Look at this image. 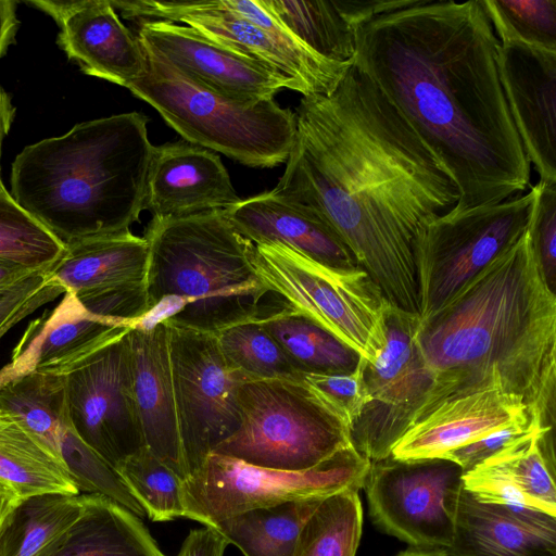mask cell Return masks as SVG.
I'll use <instances>...</instances> for the list:
<instances>
[{
  "mask_svg": "<svg viewBox=\"0 0 556 556\" xmlns=\"http://www.w3.org/2000/svg\"><path fill=\"white\" fill-rule=\"evenodd\" d=\"M528 232L548 288H556V181L539 180Z\"/></svg>",
  "mask_w": 556,
  "mask_h": 556,
  "instance_id": "ab89813d",
  "label": "cell"
},
{
  "mask_svg": "<svg viewBox=\"0 0 556 556\" xmlns=\"http://www.w3.org/2000/svg\"><path fill=\"white\" fill-rule=\"evenodd\" d=\"M229 542L214 527L190 530L177 556H224Z\"/></svg>",
  "mask_w": 556,
  "mask_h": 556,
  "instance_id": "7bdbcfd3",
  "label": "cell"
},
{
  "mask_svg": "<svg viewBox=\"0 0 556 556\" xmlns=\"http://www.w3.org/2000/svg\"><path fill=\"white\" fill-rule=\"evenodd\" d=\"M17 2L0 0V60L14 42L18 29Z\"/></svg>",
  "mask_w": 556,
  "mask_h": 556,
  "instance_id": "ee69618b",
  "label": "cell"
},
{
  "mask_svg": "<svg viewBox=\"0 0 556 556\" xmlns=\"http://www.w3.org/2000/svg\"><path fill=\"white\" fill-rule=\"evenodd\" d=\"M165 321L188 478L238 430L241 422L238 386L242 379L226 364L215 334Z\"/></svg>",
  "mask_w": 556,
  "mask_h": 556,
  "instance_id": "7c38bea8",
  "label": "cell"
},
{
  "mask_svg": "<svg viewBox=\"0 0 556 556\" xmlns=\"http://www.w3.org/2000/svg\"><path fill=\"white\" fill-rule=\"evenodd\" d=\"M396 556H450L443 548H412L401 552Z\"/></svg>",
  "mask_w": 556,
  "mask_h": 556,
  "instance_id": "c3c4849f",
  "label": "cell"
},
{
  "mask_svg": "<svg viewBox=\"0 0 556 556\" xmlns=\"http://www.w3.org/2000/svg\"><path fill=\"white\" fill-rule=\"evenodd\" d=\"M530 420L540 421L522 397L504 389L500 372L494 370L484 386L438 404L402 437L391 456L443 457L497 429Z\"/></svg>",
  "mask_w": 556,
  "mask_h": 556,
  "instance_id": "d6986e66",
  "label": "cell"
},
{
  "mask_svg": "<svg viewBox=\"0 0 556 556\" xmlns=\"http://www.w3.org/2000/svg\"><path fill=\"white\" fill-rule=\"evenodd\" d=\"M128 331L61 374L75 431L114 468L146 446L132 393Z\"/></svg>",
  "mask_w": 556,
  "mask_h": 556,
  "instance_id": "9a60e30c",
  "label": "cell"
},
{
  "mask_svg": "<svg viewBox=\"0 0 556 556\" xmlns=\"http://www.w3.org/2000/svg\"><path fill=\"white\" fill-rule=\"evenodd\" d=\"M22 501L23 498L14 488L0 479V534L9 518Z\"/></svg>",
  "mask_w": 556,
  "mask_h": 556,
  "instance_id": "f6af8a7d",
  "label": "cell"
},
{
  "mask_svg": "<svg viewBox=\"0 0 556 556\" xmlns=\"http://www.w3.org/2000/svg\"><path fill=\"white\" fill-rule=\"evenodd\" d=\"M0 479L23 500L47 493L80 494L67 467L1 408Z\"/></svg>",
  "mask_w": 556,
  "mask_h": 556,
  "instance_id": "83f0119b",
  "label": "cell"
},
{
  "mask_svg": "<svg viewBox=\"0 0 556 556\" xmlns=\"http://www.w3.org/2000/svg\"><path fill=\"white\" fill-rule=\"evenodd\" d=\"M417 342L433 375L420 421L442 401L473 391L500 372L545 427L555 424L556 293L527 230L420 318Z\"/></svg>",
  "mask_w": 556,
  "mask_h": 556,
  "instance_id": "3957f363",
  "label": "cell"
},
{
  "mask_svg": "<svg viewBox=\"0 0 556 556\" xmlns=\"http://www.w3.org/2000/svg\"><path fill=\"white\" fill-rule=\"evenodd\" d=\"M131 384L144 445L184 481L187 477L178 432L164 319L128 331Z\"/></svg>",
  "mask_w": 556,
  "mask_h": 556,
  "instance_id": "44dd1931",
  "label": "cell"
},
{
  "mask_svg": "<svg viewBox=\"0 0 556 556\" xmlns=\"http://www.w3.org/2000/svg\"><path fill=\"white\" fill-rule=\"evenodd\" d=\"M61 457L80 493L104 495L139 518L146 515L115 468L91 448L74 427L63 435Z\"/></svg>",
  "mask_w": 556,
  "mask_h": 556,
  "instance_id": "74e56055",
  "label": "cell"
},
{
  "mask_svg": "<svg viewBox=\"0 0 556 556\" xmlns=\"http://www.w3.org/2000/svg\"><path fill=\"white\" fill-rule=\"evenodd\" d=\"M370 464L353 445L304 471L256 467L212 453L181 483L186 518L215 528L251 509L325 498L349 489L359 491Z\"/></svg>",
  "mask_w": 556,
  "mask_h": 556,
  "instance_id": "9c48e42d",
  "label": "cell"
},
{
  "mask_svg": "<svg viewBox=\"0 0 556 556\" xmlns=\"http://www.w3.org/2000/svg\"><path fill=\"white\" fill-rule=\"evenodd\" d=\"M497 66L526 156L542 181H556V51L500 42Z\"/></svg>",
  "mask_w": 556,
  "mask_h": 556,
  "instance_id": "ac0fdd59",
  "label": "cell"
},
{
  "mask_svg": "<svg viewBox=\"0 0 556 556\" xmlns=\"http://www.w3.org/2000/svg\"><path fill=\"white\" fill-rule=\"evenodd\" d=\"M534 192L424 225L415 243L419 316L435 312L528 228Z\"/></svg>",
  "mask_w": 556,
  "mask_h": 556,
  "instance_id": "30bf717a",
  "label": "cell"
},
{
  "mask_svg": "<svg viewBox=\"0 0 556 556\" xmlns=\"http://www.w3.org/2000/svg\"><path fill=\"white\" fill-rule=\"evenodd\" d=\"M146 279L150 313L138 325L170 324L215 334L260 319L270 293L225 210L152 217Z\"/></svg>",
  "mask_w": 556,
  "mask_h": 556,
  "instance_id": "5b68a950",
  "label": "cell"
},
{
  "mask_svg": "<svg viewBox=\"0 0 556 556\" xmlns=\"http://www.w3.org/2000/svg\"><path fill=\"white\" fill-rule=\"evenodd\" d=\"M323 500L251 509L223 520L215 528L244 556H293L303 526Z\"/></svg>",
  "mask_w": 556,
  "mask_h": 556,
  "instance_id": "4dcf8cb0",
  "label": "cell"
},
{
  "mask_svg": "<svg viewBox=\"0 0 556 556\" xmlns=\"http://www.w3.org/2000/svg\"><path fill=\"white\" fill-rule=\"evenodd\" d=\"M144 49L147 67L126 85L153 106L184 140L250 167L286 163L296 136V115L274 99L242 101L192 80Z\"/></svg>",
  "mask_w": 556,
  "mask_h": 556,
  "instance_id": "8992f818",
  "label": "cell"
},
{
  "mask_svg": "<svg viewBox=\"0 0 556 556\" xmlns=\"http://www.w3.org/2000/svg\"><path fill=\"white\" fill-rule=\"evenodd\" d=\"M64 292L46 270L36 271L18 282L0 300V339L17 323Z\"/></svg>",
  "mask_w": 556,
  "mask_h": 556,
  "instance_id": "60d3db41",
  "label": "cell"
},
{
  "mask_svg": "<svg viewBox=\"0 0 556 556\" xmlns=\"http://www.w3.org/2000/svg\"><path fill=\"white\" fill-rule=\"evenodd\" d=\"M300 372H352L361 356L305 316L282 304L258 319Z\"/></svg>",
  "mask_w": 556,
  "mask_h": 556,
  "instance_id": "f546056e",
  "label": "cell"
},
{
  "mask_svg": "<svg viewBox=\"0 0 556 556\" xmlns=\"http://www.w3.org/2000/svg\"><path fill=\"white\" fill-rule=\"evenodd\" d=\"M364 358L348 374L302 372L301 379L312 390L321 405L349 431L366 402Z\"/></svg>",
  "mask_w": 556,
  "mask_h": 556,
  "instance_id": "f35d334b",
  "label": "cell"
},
{
  "mask_svg": "<svg viewBox=\"0 0 556 556\" xmlns=\"http://www.w3.org/2000/svg\"><path fill=\"white\" fill-rule=\"evenodd\" d=\"M450 556H556V516L462 490Z\"/></svg>",
  "mask_w": 556,
  "mask_h": 556,
  "instance_id": "cb8c5ba5",
  "label": "cell"
},
{
  "mask_svg": "<svg viewBox=\"0 0 556 556\" xmlns=\"http://www.w3.org/2000/svg\"><path fill=\"white\" fill-rule=\"evenodd\" d=\"M182 74L218 93L242 101L274 99L293 83L247 55L204 37L195 29L163 20L141 21L136 35Z\"/></svg>",
  "mask_w": 556,
  "mask_h": 556,
  "instance_id": "2e32d148",
  "label": "cell"
},
{
  "mask_svg": "<svg viewBox=\"0 0 556 556\" xmlns=\"http://www.w3.org/2000/svg\"><path fill=\"white\" fill-rule=\"evenodd\" d=\"M27 4L55 21L59 47L85 74L126 87L144 73V49L111 1L31 0Z\"/></svg>",
  "mask_w": 556,
  "mask_h": 556,
  "instance_id": "e0dca14e",
  "label": "cell"
},
{
  "mask_svg": "<svg viewBox=\"0 0 556 556\" xmlns=\"http://www.w3.org/2000/svg\"><path fill=\"white\" fill-rule=\"evenodd\" d=\"M111 2L128 20L182 23L212 41L282 74L303 97L329 96L352 64L329 61L299 40L267 33L226 8L222 0Z\"/></svg>",
  "mask_w": 556,
  "mask_h": 556,
  "instance_id": "5bb4252c",
  "label": "cell"
},
{
  "mask_svg": "<svg viewBox=\"0 0 556 556\" xmlns=\"http://www.w3.org/2000/svg\"><path fill=\"white\" fill-rule=\"evenodd\" d=\"M149 243L130 230L91 237L65 245L48 277L76 298L117 287L146 283Z\"/></svg>",
  "mask_w": 556,
  "mask_h": 556,
  "instance_id": "484cf974",
  "label": "cell"
},
{
  "mask_svg": "<svg viewBox=\"0 0 556 556\" xmlns=\"http://www.w3.org/2000/svg\"><path fill=\"white\" fill-rule=\"evenodd\" d=\"M225 212L236 231L251 243H279L332 268L359 267L351 249L326 218L270 191L241 199Z\"/></svg>",
  "mask_w": 556,
  "mask_h": 556,
  "instance_id": "603a6c76",
  "label": "cell"
},
{
  "mask_svg": "<svg viewBox=\"0 0 556 556\" xmlns=\"http://www.w3.org/2000/svg\"><path fill=\"white\" fill-rule=\"evenodd\" d=\"M2 184H3V182H2V180H1V176H0V186H1Z\"/></svg>",
  "mask_w": 556,
  "mask_h": 556,
  "instance_id": "681fc988",
  "label": "cell"
},
{
  "mask_svg": "<svg viewBox=\"0 0 556 556\" xmlns=\"http://www.w3.org/2000/svg\"><path fill=\"white\" fill-rule=\"evenodd\" d=\"M464 470L444 457L371 462L364 489L374 522L417 548L450 547Z\"/></svg>",
  "mask_w": 556,
  "mask_h": 556,
  "instance_id": "4fadbf2b",
  "label": "cell"
},
{
  "mask_svg": "<svg viewBox=\"0 0 556 556\" xmlns=\"http://www.w3.org/2000/svg\"><path fill=\"white\" fill-rule=\"evenodd\" d=\"M131 327L86 311L71 292L49 316L31 323L0 379L39 370L61 375Z\"/></svg>",
  "mask_w": 556,
  "mask_h": 556,
  "instance_id": "d4e9b609",
  "label": "cell"
},
{
  "mask_svg": "<svg viewBox=\"0 0 556 556\" xmlns=\"http://www.w3.org/2000/svg\"><path fill=\"white\" fill-rule=\"evenodd\" d=\"M215 337L226 364L242 380L301 378L258 319L230 326Z\"/></svg>",
  "mask_w": 556,
  "mask_h": 556,
  "instance_id": "e575fe53",
  "label": "cell"
},
{
  "mask_svg": "<svg viewBox=\"0 0 556 556\" xmlns=\"http://www.w3.org/2000/svg\"><path fill=\"white\" fill-rule=\"evenodd\" d=\"M500 42L556 51V0H482Z\"/></svg>",
  "mask_w": 556,
  "mask_h": 556,
  "instance_id": "8d00e7d4",
  "label": "cell"
},
{
  "mask_svg": "<svg viewBox=\"0 0 556 556\" xmlns=\"http://www.w3.org/2000/svg\"><path fill=\"white\" fill-rule=\"evenodd\" d=\"M420 317L388 304L386 343L374 362L364 358L366 402L350 429L353 447L370 462L391 456L416 424L433 387V375L416 333Z\"/></svg>",
  "mask_w": 556,
  "mask_h": 556,
  "instance_id": "8fae6325",
  "label": "cell"
},
{
  "mask_svg": "<svg viewBox=\"0 0 556 556\" xmlns=\"http://www.w3.org/2000/svg\"><path fill=\"white\" fill-rule=\"evenodd\" d=\"M14 116L15 108L12 103L11 97L0 86V157L3 139L10 131Z\"/></svg>",
  "mask_w": 556,
  "mask_h": 556,
  "instance_id": "7dc6e473",
  "label": "cell"
},
{
  "mask_svg": "<svg viewBox=\"0 0 556 556\" xmlns=\"http://www.w3.org/2000/svg\"><path fill=\"white\" fill-rule=\"evenodd\" d=\"M482 0H415L357 26L353 65L395 106L458 190L445 214L526 190L530 163L497 66Z\"/></svg>",
  "mask_w": 556,
  "mask_h": 556,
  "instance_id": "7a4b0ae2",
  "label": "cell"
},
{
  "mask_svg": "<svg viewBox=\"0 0 556 556\" xmlns=\"http://www.w3.org/2000/svg\"><path fill=\"white\" fill-rule=\"evenodd\" d=\"M148 122L115 114L25 147L12 163L10 193L64 245L129 231L144 210Z\"/></svg>",
  "mask_w": 556,
  "mask_h": 556,
  "instance_id": "277c9868",
  "label": "cell"
},
{
  "mask_svg": "<svg viewBox=\"0 0 556 556\" xmlns=\"http://www.w3.org/2000/svg\"><path fill=\"white\" fill-rule=\"evenodd\" d=\"M34 273L36 271L0 262V300L13 287Z\"/></svg>",
  "mask_w": 556,
  "mask_h": 556,
  "instance_id": "bcb514c9",
  "label": "cell"
},
{
  "mask_svg": "<svg viewBox=\"0 0 556 556\" xmlns=\"http://www.w3.org/2000/svg\"><path fill=\"white\" fill-rule=\"evenodd\" d=\"M241 422L213 452L245 464L304 471L352 445L348 429L301 379L242 380Z\"/></svg>",
  "mask_w": 556,
  "mask_h": 556,
  "instance_id": "52a82bcc",
  "label": "cell"
},
{
  "mask_svg": "<svg viewBox=\"0 0 556 556\" xmlns=\"http://www.w3.org/2000/svg\"><path fill=\"white\" fill-rule=\"evenodd\" d=\"M283 26L304 46L332 62L353 63L355 28L337 0H264Z\"/></svg>",
  "mask_w": 556,
  "mask_h": 556,
  "instance_id": "1f68e13d",
  "label": "cell"
},
{
  "mask_svg": "<svg viewBox=\"0 0 556 556\" xmlns=\"http://www.w3.org/2000/svg\"><path fill=\"white\" fill-rule=\"evenodd\" d=\"M542 427L545 426L538 420L518 422L497 429L477 441L457 447L443 457L453 460L466 472L510 443Z\"/></svg>",
  "mask_w": 556,
  "mask_h": 556,
  "instance_id": "b9f144b4",
  "label": "cell"
},
{
  "mask_svg": "<svg viewBox=\"0 0 556 556\" xmlns=\"http://www.w3.org/2000/svg\"><path fill=\"white\" fill-rule=\"evenodd\" d=\"M84 494L80 517L51 556H166L141 518L104 495Z\"/></svg>",
  "mask_w": 556,
  "mask_h": 556,
  "instance_id": "4316f807",
  "label": "cell"
},
{
  "mask_svg": "<svg viewBox=\"0 0 556 556\" xmlns=\"http://www.w3.org/2000/svg\"><path fill=\"white\" fill-rule=\"evenodd\" d=\"M65 245L0 186V262L31 271L47 270Z\"/></svg>",
  "mask_w": 556,
  "mask_h": 556,
  "instance_id": "836d02e7",
  "label": "cell"
},
{
  "mask_svg": "<svg viewBox=\"0 0 556 556\" xmlns=\"http://www.w3.org/2000/svg\"><path fill=\"white\" fill-rule=\"evenodd\" d=\"M248 256L270 293L374 362L386 343L388 302L361 267L321 265L279 243L247 240Z\"/></svg>",
  "mask_w": 556,
  "mask_h": 556,
  "instance_id": "ba28073f",
  "label": "cell"
},
{
  "mask_svg": "<svg viewBox=\"0 0 556 556\" xmlns=\"http://www.w3.org/2000/svg\"><path fill=\"white\" fill-rule=\"evenodd\" d=\"M362 526L358 491L327 496L303 526L293 556H355Z\"/></svg>",
  "mask_w": 556,
  "mask_h": 556,
  "instance_id": "d6a6232c",
  "label": "cell"
},
{
  "mask_svg": "<svg viewBox=\"0 0 556 556\" xmlns=\"http://www.w3.org/2000/svg\"><path fill=\"white\" fill-rule=\"evenodd\" d=\"M115 470L152 521L186 517L182 480L146 446L119 462Z\"/></svg>",
  "mask_w": 556,
  "mask_h": 556,
  "instance_id": "d590c367",
  "label": "cell"
},
{
  "mask_svg": "<svg viewBox=\"0 0 556 556\" xmlns=\"http://www.w3.org/2000/svg\"><path fill=\"white\" fill-rule=\"evenodd\" d=\"M240 200L226 167L213 151L186 140L153 146L144 197V210L152 217L227 210Z\"/></svg>",
  "mask_w": 556,
  "mask_h": 556,
  "instance_id": "ffe728a7",
  "label": "cell"
},
{
  "mask_svg": "<svg viewBox=\"0 0 556 556\" xmlns=\"http://www.w3.org/2000/svg\"><path fill=\"white\" fill-rule=\"evenodd\" d=\"M295 115V141L270 192L326 218L386 301L419 316L416 239L457 203L454 180L353 63L329 96L302 97Z\"/></svg>",
  "mask_w": 556,
  "mask_h": 556,
  "instance_id": "6da1fadb",
  "label": "cell"
},
{
  "mask_svg": "<svg viewBox=\"0 0 556 556\" xmlns=\"http://www.w3.org/2000/svg\"><path fill=\"white\" fill-rule=\"evenodd\" d=\"M463 485L483 502L556 516L554 427L534 430L464 472Z\"/></svg>",
  "mask_w": 556,
  "mask_h": 556,
  "instance_id": "7402d4cb",
  "label": "cell"
},
{
  "mask_svg": "<svg viewBox=\"0 0 556 556\" xmlns=\"http://www.w3.org/2000/svg\"><path fill=\"white\" fill-rule=\"evenodd\" d=\"M84 505V493H47L23 500L0 534V556H51Z\"/></svg>",
  "mask_w": 556,
  "mask_h": 556,
  "instance_id": "f1b7e54d",
  "label": "cell"
}]
</instances>
